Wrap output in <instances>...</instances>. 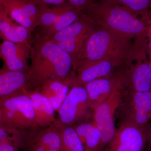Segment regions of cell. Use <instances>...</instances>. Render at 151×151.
I'll return each instance as SVG.
<instances>
[{
	"instance_id": "cell-16",
	"label": "cell",
	"mask_w": 151,
	"mask_h": 151,
	"mask_svg": "<svg viewBox=\"0 0 151 151\" xmlns=\"http://www.w3.org/2000/svg\"><path fill=\"white\" fill-rule=\"evenodd\" d=\"M29 87L27 72L11 71L3 67L0 70V98L24 94Z\"/></svg>"
},
{
	"instance_id": "cell-25",
	"label": "cell",
	"mask_w": 151,
	"mask_h": 151,
	"mask_svg": "<svg viewBox=\"0 0 151 151\" xmlns=\"http://www.w3.org/2000/svg\"><path fill=\"white\" fill-rule=\"evenodd\" d=\"M21 148L24 151H60L50 146L23 142Z\"/></svg>"
},
{
	"instance_id": "cell-13",
	"label": "cell",
	"mask_w": 151,
	"mask_h": 151,
	"mask_svg": "<svg viewBox=\"0 0 151 151\" xmlns=\"http://www.w3.org/2000/svg\"><path fill=\"white\" fill-rule=\"evenodd\" d=\"M32 45L3 40L0 45V57L4 61L3 68L11 71L28 73L30 66L28 60L30 56Z\"/></svg>"
},
{
	"instance_id": "cell-11",
	"label": "cell",
	"mask_w": 151,
	"mask_h": 151,
	"mask_svg": "<svg viewBox=\"0 0 151 151\" xmlns=\"http://www.w3.org/2000/svg\"><path fill=\"white\" fill-rule=\"evenodd\" d=\"M122 90V88L115 89L94 111L93 122L101 132L103 150L116 133L114 115L121 103Z\"/></svg>"
},
{
	"instance_id": "cell-5",
	"label": "cell",
	"mask_w": 151,
	"mask_h": 151,
	"mask_svg": "<svg viewBox=\"0 0 151 151\" xmlns=\"http://www.w3.org/2000/svg\"><path fill=\"white\" fill-rule=\"evenodd\" d=\"M118 110L120 124L147 127L148 122L151 119V92L123 89Z\"/></svg>"
},
{
	"instance_id": "cell-12",
	"label": "cell",
	"mask_w": 151,
	"mask_h": 151,
	"mask_svg": "<svg viewBox=\"0 0 151 151\" xmlns=\"http://www.w3.org/2000/svg\"><path fill=\"white\" fill-rule=\"evenodd\" d=\"M88 97L89 108L94 111L108 99L116 89L126 88V77L123 68L111 75L95 79L83 85Z\"/></svg>"
},
{
	"instance_id": "cell-6",
	"label": "cell",
	"mask_w": 151,
	"mask_h": 151,
	"mask_svg": "<svg viewBox=\"0 0 151 151\" xmlns=\"http://www.w3.org/2000/svg\"><path fill=\"white\" fill-rule=\"evenodd\" d=\"M38 6L37 26L50 37L72 24L83 14L68 1L60 5Z\"/></svg>"
},
{
	"instance_id": "cell-9",
	"label": "cell",
	"mask_w": 151,
	"mask_h": 151,
	"mask_svg": "<svg viewBox=\"0 0 151 151\" xmlns=\"http://www.w3.org/2000/svg\"><path fill=\"white\" fill-rule=\"evenodd\" d=\"M151 128L122 123L103 151H145Z\"/></svg>"
},
{
	"instance_id": "cell-29",
	"label": "cell",
	"mask_w": 151,
	"mask_h": 151,
	"mask_svg": "<svg viewBox=\"0 0 151 151\" xmlns=\"http://www.w3.org/2000/svg\"><path fill=\"white\" fill-rule=\"evenodd\" d=\"M145 151H151V129L149 131Z\"/></svg>"
},
{
	"instance_id": "cell-30",
	"label": "cell",
	"mask_w": 151,
	"mask_h": 151,
	"mask_svg": "<svg viewBox=\"0 0 151 151\" xmlns=\"http://www.w3.org/2000/svg\"><path fill=\"white\" fill-rule=\"evenodd\" d=\"M149 63H150V65L151 68V58H150V60H149Z\"/></svg>"
},
{
	"instance_id": "cell-8",
	"label": "cell",
	"mask_w": 151,
	"mask_h": 151,
	"mask_svg": "<svg viewBox=\"0 0 151 151\" xmlns=\"http://www.w3.org/2000/svg\"><path fill=\"white\" fill-rule=\"evenodd\" d=\"M90 111L88 94L84 86H73L58 111L59 120L65 125L73 126L90 119Z\"/></svg>"
},
{
	"instance_id": "cell-17",
	"label": "cell",
	"mask_w": 151,
	"mask_h": 151,
	"mask_svg": "<svg viewBox=\"0 0 151 151\" xmlns=\"http://www.w3.org/2000/svg\"><path fill=\"white\" fill-rule=\"evenodd\" d=\"M31 34L23 26L11 18L6 11L0 6V36L3 40L16 43L25 42L32 44Z\"/></svg>"
},
{
	"instance_id": "cell-15",
	"label": "cell",
	"mask_w": 151,
	"mask_h": 151,
	"mask_svg": "<svg viewBox=\"0 0 151 151\" xmlns=\"http://www.w3.org/2000/svg\"><path fill=\"white\" fill-rule=\"evenodd\" d=\"M137 60L135 65L130 63L126 67V88L137 92H151V68L149 61L147 59Z\"/></svg>"
},
{
	"instance_id": "cell-2",
	"label": "cell",
	"mask_w": 151,
	"mask_h": 151,
	"mask_svg": "<svg viewBox=\"0 0 151 151\" xmlns=\"http://www.w3.org/2000/svg\"><path fill=\"white\" fill-rule=\"evenodd\" d=\"M132 40L101 27L95 28L89 34L73 63L83 60L112 59L123 64L131 60L133 46Z\"/></svg>"
},
{
	"instance_id": "cell-27",
	"label": "cell",
	"mask_w": 151,
	"mask_h": 151,
	"mask_svg": "<svg viewBox=\"0 0 151 151\" xmlns=\"http://www.w3.org/2000/svg\"><path fill=\"white\" fill-rule=\"evenodd\" d=\"M147 24V36L148 38L149 42L147 46V52H151V16L146 21Z\"/></svg>"
},
{
	"instance_id": "cell-3",
	"label": "cell",
	"mask_w": 151,
	"mask_h": 151,
	"mask_svg": "<svg viewBox=\"0 0 151 151\" xmlns=\"http://www.w3.org/2000/svg\"><path fill=\"white\" fill-rule=\"evenodd\" d=\"M89 15L98 27L131 40L136 38L138 45H147V23L125 7L104 2L95 4Z\"/></svg>"
},
{
	"instance_id": "cell-26",
	"label": "cell",
	"mask_w": 151,
	"mask_h": 151,
	"mask_svg": "<svg viewBox=\"0 0 151 151\" xmlns=\"http://www.w3.org/2000/svg\"><path fill=\"white\" fill-rule=\"evenodd\" d=\"M37 6L60 5L64 4L67 0H32Z\"/></svg>"
},
{
	"instance_id": "cell-23",
	"label": "cell",
	"mask_w": 151,
	"mask_h": 151,
	"mask_svg": "<svg viewBox=\"0 0 151 151\" xmlns=\"http://www.w3.org/2000/svg\"><path fill=\"white\" fill-rule=\"evenodd\" d=\"M102 2L123 6L142 18L151 11V0H103Z\"/></svg>"
},
{
	"instance_id": "cell-24",
	"label": "cell",
	"mask_w": 151,
	"mask_h": 151,
	"mask_svg": "<svg viewBox=\"0 0 151 151\" xmlns=\"http://www.w3.org/2000/svg\"><path fill=\"white\" fill-rule=\"evenodd\" d=\"M78 11L84 14H89L94 8L95 3L93 0H67Z\"/></svg>"
},
{
	"instance_id": "cell-4",
	"label": "cell",
	"mask_w": 151,
	"mask_h": 151,
	"mask_svg": "<svg viewBox=\"0 0 151 151\" xmlns=\"http://www.w3.org/2000/svg\"><path fill=\"white\" fill-rule=\"evenodd\" d=\"M0 124L21 131L38 127L30 98L25 94L0 98Z\"/></svg>"
},
{
	"instance_id": "cell-18",
	"label": "cell",
	"mask_w": 151,
	"mask_h": 151,
	"mask_svg": "<svg viewBox=\"0 0 151 151\" xmlns=\"http://www.w3.org/2000/svg\"><path fill=\"white\" fill-rule=\"evenodd\" d=\"M24 93L32 101L37 126L40 128H45L53 124L56 120L55 117V111L48 98L38 90L33 91L26 90Z\"/></svg>"
},
{
	"instance_id": "cell-22",
	"label": "cell",
	"mask_w": 151,
	"mask_h": 151,
	"mask_svg": "<svg viewBox=\"0 0 151 151\" xmlns=\"http://www.w3.org/2000/svg\"><path fill=\"white\" fill-rule=\"evenodd\" d=\"M58 130L61 151H85L83 143L73 126L63 124L59 119L54 122Z\"/></svg>"
},
{
	"instance_id": "cell-10",
	"label": "cell",
	"mask_w": 151,
	"mask_h": 151,
	"mask_svg": "<svg viewBox=\"0 0 151 151\" xmlns=\"http://www.w3.org/2000/svg\"><path fill=\"white\" fill-rule=\"evenodd\" d=\"M125 64L112 59L81 60L73 63V71L68 81L71 87L83 86L95 79L111 75L116 68Z\"/></svg>"
},
{
	"instance_id": "cell-1",
	"label": "cell",
	"mask_w": 151,
	"mask_h": 151,
	"mask_svg": "<svg viewBox=\"0 0 151 151\" xmlns=\"http://www.w3.org/2000/svg\"><path fill=\"white\" fill-rule=\"evenodd\" d=\"M30 57L29 87L34 90H39L49 80H66L73 70V60L70 55L40 34L33 40Z\"/></svg>"
},
{
	"instance_id": "cell-14",
	"label": "cell",
	"mask_w": 151,
	"mask_h": 151,
	"mask_svg": "<svg viewBox=\"0 0 151 151\" xmlns=\"http://www.w3.org/2000/svg\"><path fill=\"white\" fill-rule=\"evenodd\" d=\"M11 18L31 32L37 27L38 6L32 0H0Z\"/></svg>"
},
{
	"instance_id": "cell-28",
	"label": "cell",
	"mask_w": 151,
	"mask_h": 151,
	"mask_svg": "<svg viewBox=\"0 0 151 151\" xmlns=\"http://www.w3.org/2000/svg\"><path fill=\"white\" fill-rule=\"evenodd\" d=\"M18 149L12 145L0 144V151H17Z\"/></svg>"
},
{
	"instance_id": "cell-21",
	"label": "cell",
	"mask_w": 151,
	"mask_h": 151,
	"mask_svg": "<svg viewBox=\"0 0 151 151\" xmlns=\"http://www.w3.org/2000/svg\"><path fill=\"white\" fill-rule=\"evenodd\" d=\"M83 143L85 151H103L102 134L94 122H82L73 125Z\"/></svg>"
},
{
	"instance_id": "cell-19",
	"label": "cell",
	"mask_w": 151,
	"mask_h": 151,
	"mask_svg": "<svg viewBox=\"0 0 151 151\" xmlns=\"http://www.w3.org/2000/svg\"><path fill=\"white\" fill-rule=\"evenodd\" d=\"M23 142L50 146L61 151V142L55 124L45 128L39 127L23 131Z\"/></svg>"
},
{
	"instance_id": "cell-7",
	"label": "cell",
	"mask_w": 151,
	"mask_h": 151,
	"mask_svg": "<svg viewBox=\"0 0 151 151\" xmlns=\"http://www.w3.org/2000/svg\"><path fill=\"white\" fill-rule=\"evenodd\" d=\"M97 26L91 17L83 14L78 20L48 37L74 58L91 32Z\"/></svg>"
},
{
	"instance_id": "cell-20",
	"label": "cell",
	"mask_w": 151,
	"mask_h": 151,
	"mask_svg": "<svg viewBox=\"0 0 151 151\" xmlns=\"http://www.w3.org/2000/svg\"><path fill=\"white\" fill-rule=\"evenodd\" d=\"M71 88L67 78L65 80L52 79L44 83L39 91L48 98L55 111L58 112Z\"/></svg>"
}]
</instances>
